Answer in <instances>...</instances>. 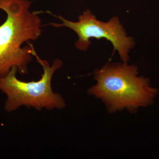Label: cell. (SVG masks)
I'll list each match as a JSON object with an SVG mask.
<instances>
[{"mask_svg": "<svg viewBox=\"0 0 159 159\" xmlns=\"http://www.w3.org/2000/svg\"><path fill=\"white\" fill-rule=\"evenodd\" d=\"M29 0H0V9L6 13L0 26V77L6 76L13 67L20 74H28V66L33 57L31 43L42 32V20L36 11L31 12Z\"/></svg>", "mask_w": 159, "mask_h": 159, "instance_id": "6da1fadb", "label": "cell"}, {"mask_svg": "<svg viewBox=\"0 0 159 159\" xmlns=\"http://www.w3.org/2000/svg\"><path fill=\"white\" fill-rule=\"evenodd\" d=\"M138 67L127 62L104 66L94 73L96 84L88 94L100 99L111 113L126 110L130 112L153 104L158 90L149 80L138 76Z\"/></svg>", "mask_w": 159, "mask_h": 159, "instance_id": "7a4b0ae2", "label": "cell"}, {"mask_svg": "<svg viewBox=\"0 0 159 159\" xmlns=\"http://www.w3.org/2000/svg\"><path fill=\"white\" fill-rule=\"evenodd\" d=\"M33 56L42 66L43 73L37 81H22L18 79L16 67L11 69L5 77H0V92L6 96L4 109L11 112L22 107L33 108L38 111L61 110L65 108L66 102L61 94L53 91L51 81L56 71L61 68L63 62L54 60L51 65L45 60L40 59L33 48Z\"/></svg>", "mask_w": 159, "mask_h": 159, "instance_id": "3957f363", "label": "cell"}, {"mask_svg": "<svg viewBox=\"0 0 159 159\" xmlns=\"http://www.w3.org/2000/svg\"><path fill=\"white\" fill-rule=\"evenodd\" d=\"M56 17L62 23H51L50 25L55 28L66 27L73 30L78 36L75 45L80 51L87 50L91 44V38H104L111 43L114 50L118 51L123 62H127L129 60V53L134 48V41L133 38L127 36L117 16L112 18L107 22L100 21L87 9L80 16L77 22L69 21L61 16Z\"/></svg>", "mask_w": 159, "mask_h": 159, "instance_id": "277c9868", "label": "cell"}]
</instances>
